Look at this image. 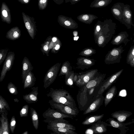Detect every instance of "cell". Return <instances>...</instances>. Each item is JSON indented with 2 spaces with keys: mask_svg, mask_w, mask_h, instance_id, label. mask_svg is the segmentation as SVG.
<instances>
[{
  "mask_svg": "<svg viewBox=\"0 0 134 134\" xmlns=\"http://www.w3.org/2000/svg\"><path fill=\"white\" fill-rule=\"evenodd\" d=\"M116 24L111 19H106L103 21L98 20L94 29V35L96 43L101 46H105L114 34Z\"/></svg>",
  "mask_w": 134,
  "mask_h": 134,
  "instance_id": "cell-1",
  "label": "cell"
},
{
  "mask_svg": "<svg viewBox=\"0 0 134 134\" xmlns=\"http://www.w3.org/2000/svg\"><path fill=\"white\" fill-rule=\"evenodd\" d=\"M46 95L48 97H51V100L54 102L64 104L78 110L74 100L66 90L51 88Z\"/></svg>",
  "mask_w": 134,
  "mask_h": 134,
  "instance_id": "cell-2",
  "label": "cell"
},
{
  "mask_svg": "<svg viewBox=\"0 0 134 134\" xmlns=\"http://www.w3.org/2000/svg\"><path fill=\"white\" fill-rule=\"evenodd\" d=\"M105 75V74H99L98 72L93 78L82 86L77 97L79 107H83L87 102V93L88 90L99 85L104 80Z\"/></svg>",
  "mask_w": 134,
  "mask_h": 134,
  "instance_id": "cell-3",
  "label": "cell"
},
{
  "mask_svg": "<svg viewBox=\"0 0 134 134\" xmlns=\"http://www.w3.org/2000/svg\"><path fill=\"white\" fill-rule=\"evenodd\" d=\"M98 71L97 69H91L78 75L75 74L74 82L77 86H82L93 78L98 73Z\"/></svg>",
  "mask_w": 134,
  "mask_h": 134,
  "instance_id": "cell-4",
  "label": "cell"
},
{
  "mask_svg": "<svg viewBox=\"0 0 134 134\" xmlns=\"http://www.w3.org/2000/svg\"><path fill=\"white\" fill-rule=\"evenodd\" d=\"M124 50L122 45L113 48L106 55L105 63L110 64L119 63L121 58V54Z\"/></svg>",
  "mask_w": 134,
  "mask_h": 134,
  "instance_id": "cell-5",
  "label": "cell"
},
{
  "mask_svg": "<svg viewBox=\"0 0 134 134\" xmlns=\"http://www.w3.org/2000/svg\"><path fill=\"white\" fill-rule=\"evenodd\" d=\"M60 65V63H57L52 66L47 72L43 80V87L45 89L48 87L55 80Z\"/></svg>",
  "mask_w": 134,
  "mask_h": 134,
  "instance_id": "cell-6",
  "label": "cell"
},
{
  "mask_svg": "<svg viewBox=\"0 0 134 134\" xmlns=\"http://www.w3.org/2000/svg\"><path fill=\"white\" fill-rule=\"evenodd\" d=\"M22 14L26 28L30 37L34 39L37 31L35 19L33 17L30 16L24 12H22Z\"/></svg>",
  "mask_w": 134,
  "mask_h": 134,
  "instance_id": "cell-7",
  "label": "cell"
},
{
  "mask_svg": "<svg viewBox=\"0 0 134 134\" xmlns=\"http://www.w3.org/2000/svg\"><path fill=\"white\" fill-rule=\"evenodd\" d=\"M43 121L48 123V125L53 127L63 128L75 130V127L69 122L62 118L45 119Z\"/></svg>",
  "mask_w": 134,
  "mask_h": 134,
  "instance_id": "cell-8",
  "label": "cell"
},
{
  "mask_svg": "<svg viewBox=\"0 0 134 134\" xmlns=\"http://www.w3.org/2000/svg\"><path fill=\"white\" fill-rule=\"evenodd\" d=\"M48 103L52 108L63 114L71 115L75 117L79 113L78 110H76L64 104L54 102L51 100H49Z\"/></svg>",
  "mask_w": 134,
  "mask_h": 134,
  "instance_id": "cell-9",
  "label": "cell"
},
{
  "mask_svg": "<svg viewBox=\"0 0 134 134\" xmlns=\"http://www.w3.org/2000/svg\"><path fill=\"white\" fill-rule=\"evenodd\" d=\"M15 54L14 52H8L3 63L0 76V82L4 79L7 72L10 71L13 64L15 59Z\"/></svg>",
  "mask_w": 134,
  "mask_h": 134,
  "instance_id": "cell-10",
  "label": "cell"
},
{
  "mask_svg": "<svg viewBox=\"0 0 134 134\" xmlns=\"http://www.w3.org/2000/svg\"><path fill=\"white\" fill-rule=\"evenodd\" d=\"M58 22L61 26L68 29H74L77 28V23L71 18L60 15L58 17Z\"/></svg>",
  "mask_w": 134,
  "mask_h": 134,
  "instance_id": "cell-11",
  "label": "cell"
},
{
  "mask_svg": "<svg viewBox=\"0 0 134 134\" xmlns=\"http://www.w3.org/2000/svg\"><path fill=\"white\" fill-rule=\"evenodd\" d=\"M132 14L130 5L125 4L122 15L121 23L124 24L128 29H130L131 26H134L132 20Z\"/></svg>",
  "mask_w": 134,
  "mask_h": 134,
  "instance_id": "cell-12",
  "label": "cell"
},
{
  "mask_svg": "<svg viewBox=\"0 0 134 134\" xmlns=\"http://www.w3.org/2000/svg\"><path fill=\"white\" fill-rule=\"evenodd\" d=\"M42 116L45 119H64L69 118L72 119L74 117L72 115L63 114L55 109L49 108L43 113Z\"/></svg>",
  "mask_w": 134,
  "mask_h": 134,
  "instance_id": "cell-13",
  "label": "cell"
},
{
  "mask_svg": "<svg viewBox=\"0 0 134 134\" xmlns=\"http://www.w3.org/2000/svg\"><path fill=\"white\" fill-rule=\"evenodd\" d=\"M123 70L122 69L119 71L113 74L109 77L100 87L98 92V94H102L118 79Z\"/></svg>",
  "mask_w": 134,
  "mask_h": 134,
  "instance_id": "cell-14",
  "label": "cell"
},
{
  "mask_svg": "<svg viewBox=\"0 0 134 134\" xmlns=\"http://www.w3.org/2000/svg\"><path fill=\"white\" fill-rule=\"evenodd\" d=\"M124 5V3L118 2L114 4L111 9V13L114 17L121 23Z\"/></svg>",
  "mask_w": 134,
  "mask_h": 134,
  "instance_id": "cell-15",
  "label": "cell"
},
{
  "mask_svg": "<svg viewBox=\"0 0 134 134\" xmlns=\"http://www.w3.org/2000/svg\"><path fill=\"white\" fill-rule=\"evenodd\" d=\"M96 60L94 59H91L84 57H80L77 59L78 68L82 70L85 69H88L93 65L96 62Z\"/></svg>",
  "mask_w": 134,
  "mask_h": 134,
  "instance_id": "cell-16",
  "label": "cell"
},
{
  "mask_svg": "<svg viewBox=\"0 0 134 134\" xmlns=\"http://www.w3.org/2000/svg\"><path fill=\"white\" fill-rule=\"evenodd\" d=\"M102 94L97 95V98L90 105L87 109L84 112V114H86L96 111L103 103L104 97Z\"/></svg>",
  "mask_w": 134,
  "mask_h": 134,
  "instance_id": "cell-17",
  "label": "cell"
},
{
  "mask_svg": "<svg viewBox=\"0 0 134 134\" xmlns=\"http://www.w3.org/2000/svg\"><path fill=\"white\" fill-rule=\"evenodd\" d=\"M8 112L2 114L0 119V134H9Z\"/></svg>",
  "mask_w": 134,
  "mask_h": 134,
  "instance_id": "cell-18",
  "label": "cell"
},
{
  "mask_svg": "<svg viewBox=\"0 0 134 134\" xmlns=\"http://www.w3.org/2000/svg\"><path fill=\"white\" fill-rule=\"evenodd\" d=\"M1 16L2 21L10 24L11 18L10 10L4 2H3L1 8Z\"/></svg>",
  "mask_w": 134,
  "mask_h": 134,
  "instance_id": "cell-19",
  "label": "cell"
},
{
  "mask_svg": "<svg viewBox=\"0 0 134 134\" xmlns=\"http://www.w3.org/2000/svg\"><path fill=\"white\" fill-rule=\"evenodd\" d=\"M31 89V91L29 93L23 96L24 99L29 104L35 103L38 101V87H32Z\"/></svg>",
  "mask_w": 134,
  "mask_h": 134,
  "instance_id": "cell-20",
  "label": "cell"
},
{
  "mask_svg": "<svg viewBox=\"0 0 134 134\" xmlns=\"http://www.w3.org/2000/svg\"><path fill=\"white\" fill-rule=\"evenodd\" d=\"M108 124L100 120L94 123L90 127L95 133H102L106 132Z\"/></svg>",
  "mask_w": 134,
  "mask_h": 134,
  "instance_id": "cell-21",
  "label": "cell"
},
{
  "mask_svg": "<svg viewBox=\"0 0 134 134\" xmlns=\"http://www.w3.org/2000/svg\"><path fill=\"white\" fill-rule=\"evenodd\" d=\"M22 78L23 83L25 78L26 75L33 69V67L29 59L26 57H24L22 63Z\"/></svg>",
  "mask_w": 134,
  "mask_h": 134,
  "instance_id": "cell-22",
  "label": "cell"
},
{
  "mask_svg": "<svg viewBox=\"0 0 134 134\" xmlns=\"http://www.w3.org/2000/svg\"><path fill=\"white\" fill-rule=\"evenodd\" d=\"M129 35L126 31L122 32L119 33L112 40L111 43L114 45H117L124 43L125 45L129 40Z\"/></svg>",
  "mask_w": 134,
  "mask_h": 134,
  "instance_id": "cell-23",
  "label": "cell"
},
{
  "mask_svg": "<svg viewBox=\"0 0 134 134\" xmlns=\"http://www.w3.org/2000/svg\"><path fill=\"white\" fill-rule=\"evenodd\" d=\"M132 112L126 111H119L114 112L111 114L113 118H115L117 121L122 122L132 114Z\"/></svg>",
  "mask_w": 134,
  "mask_h": 134,
  "instance_id": "cell-24",
  "label": "cell"
},
{
  "mask_svg": "<svg viewBox=\"0 0 134 134\" xmlns=\"http://www.w3.org/2000/svg\"><path fill=\"white\" fill-rule=\"evenodd\" d=\"M21 36V31L19 27H14L8 31L7 32L6 38L12 40H16L19 38Z\"/></svg>",
  "mask_w": 134,
  "mask_h": 134,
  "instance_id": "cell-25",
  "label": "cell"
},
{
  "mask_svg": "<svg viewBox=\"0 0 134 134\" xmlns=\"http://www.w3.org/2000/svg\"><path fill=\"white\" fill-rule=\"evenodd\" d=\"M98 17L92 14H83L78 15L77 19L80 22L87 24H90L95 19Z\"/></svg>",
  "mask_w": 134,
  "mask_h": 134,
  "instance_id": "cell-26",
  "label": "cell"
},
{
  "mask_svg": "<svg viewBox=\"0 0 134 134\" xmlns=\"http://www.w3.org/2000/svg\"><path fill=\"white\" fill-rule=\"evenodd\" d=\"M36 81L34 74L31 71L26 76L23 83L24 89L32 87L35 85Z\"/></svg>",
  "mask_w": 134,
  "mask_h": 134,
  "instance_id": "cell-27",
  "label": "cell"
},
{
  "mask_svg": "<svg viewBox=\"0 0 134 134\" xmlns=\"http://www.w3.org/2000/svg\"><path fill=\"white\" fill-rule=\"evenodd\" d=\"M48 129L52 131L54 134H77L74 130L63 128L53 127L47 125Z\"/></svg>",
  "mask_w": 134,
  "mask_h": 134,
  "instance_id": "cell-28",
  "label": "cell"
},
{
  "mask_svg": "<svg viewBox=\"0 0 134 134\" xmlns=\"http://www.w3.org/2000/svg\"><path fill=\"white\" fill-rule=\"evenodd\" d=\"M117 93V90L115 86H112L106 93L104 98V102L105 107L108 104L112 99L116 95Z\"/></svg>",
  "mask_w": 134,
  "mask_h": 134,
  "instance_id": "cell-29",
  "label": "cell"
},
{
  "mask_svg": "<svg viewBox=\"0 0 134 134\" xmlns=\"http://www.w3.org/2000/svg\"><path fill=\"white\" fill-rule=\"evenodd\" d=\"M107 121L109 124V126H110L113 127L118 128L120 129L121 131L123 129H124L128 128L126 127V126L131 123V122L124 123L122 122L116 121L113 118H111L107 119Z\"/></svg>",
  "mask_w": 134,
  "mask_h": 134,
  "instance_id": "cell-30",
  "label": "cell"
},
{
  "mask_svg": "<svg viewBox=\"0 0 134 134\" xmlns=\"http://www.w3.org/2000/svg\"><path fill=\"white\" fill-rule=\"evenodd\" d=\"M112 0H94L91 3L90 7L100 8L106 7L109 5Z\"/></svg>",
  "mask_w": 134,
  "mask_h": 134,
  "instance_id": "cell-31",
  "label": "cell"
},
{
  "mask_svg": "<svg viewBox=\"0 0 134 134\" xmlns=\"http://www.w3.org/2000/svg\"><path fill=\"white\" fill-rule=\"evenodd\" d=\"M72 69V67L69 62L68 61L65 62L62 65L58 76L65 75V78H66Z\"/></svg>",
  "mask_w": 134,
  "mask_h": 134,
  "instance_id": "cell-32",
  "label": "cell"
},
{
  "mask_svg": "<svg viewBox=\"0 0 134 134\" xmlns=\"http://www.w3.org/2000/svg\"><path fill=\"white\" fill-rule=\"evenodd\" d=\"M30 116L33 126L36 130H37L39 126L38 116L36 110L32 107H31Z\"/></svg>",
  "mask_w": 134,
  "mask_h": 134,
  "instance_id": "cell-33",
  "label": "cell"
},
{
  "mask_svg": "<svg viewBox=\"0 0 134 134\" xmlns=\"http://www.w3.org/2000/svg\"><path fill=\"white\" fill-rule=\"evenodd\" d=\"M103 114L101 115H94L87 118L82 122L84 125L92 124L100 120L104 116Z\"/></svg>",
  "mask_w": 134,
  "mask_h": 134,
  "instance_id": "cell-34",
  "label": "cell"
},
{
  "mask_svg": "<svg viewBox=\"0 0 134 134\" xmlns=\"http://www.w3.org/2000/svg\"><path fill=\"white\" fill-rule=\"evenodd\" d=\"M10 110L8 103L5 99L0 95V114L8 112Z\"/></svg>",
  "mask_w": 134,
  "mask_h": 134,
  "instance_id": "cell-35",
  "label": "cell"
},
{
  "mask_svg": "<svg viewBox=\"0 0 134 134\" xmlns=\"http://www.w3.org/2000/svg\"><path fill=\"white\" fill-rule=\"evenodd\" d=\"M52 38L51 36H48L44 41V43L41 44V51L44 55L46 54L47 56L49 55L50 51L49 49V45Z\"/></svg>",
  "mask_w": 134,
  "mask_h": 134,
  "instance_id": "cell-36",
  "label": "cell"
},
{
  "mask_svg": "<svg viewBox=\"0 0 134 134\" xmlns=\"http://www.w3.org/2000/svg\"><path fill=\"white\" fill-rule=\"evenodd\" d=\"M96 51L92 47H88L83 49L79 54V55L88 57L96 53Z\"/></svg>",
  "mask_w": 134,
  "mask_h": 134,
  "instance_id": "cell-37",
  "label": "cell"
},
{
  "mask_svg": "<svg viewBox=\"0 0 134 134\" xmlns=\"http://www.w3.org/2000/svg\"><path fill=\"white\" fill-rule=\"evenodd\" d=\"M74 75V71H70L69 72L67 77L65 78V83L66 85L70 86L73 85Z\"/></svg>",
  "mask_w": 134,
  "mask_h": 134,
  "instance_id": "cell-38",
  "label": "cell"
},
{
  "mask_svg": "<svg viewBox=\"0 0 134 134\" xmlns=\"http://www.w3.org/2000/svg\"><path fill=\"white\" fill-rule=\"evenodd\" d=\"M7 87L8 91L11 94L16 95L18 94L17 87L12 82L9 83Z\"/></svg>",
  "mask_w": 134,
  "mask_h": 134,
  "instance_id": "cell-39",
  "label": "cell"
},
{
  "mask_svg": "<svg viewBox=\"0 0 134 134\" xmlns=\"http://www.w3.org/2000/svg\"><path fill=\"white\" fill-rule=\"evenodd\" d=\"M134 58V46H132L130 48L128 53L126 62L128 64H129L130 62Z\"/></svg>",
  "mask_w": 134,
  "mask_h": 134,
  "instance_id": "cell-40",
  "label": "cell"
},
{
  "mask_svg": "<svg viewBox=\"0 0 134 134\" xmlns=\"http://www.w3.org/2000/svg\"><path fill=\"white\" fill-rule=\"evenodd\" d=\"M29 108V105L27 104L25 105L23 107L19 112L20 117H26L28 116Z\"/></svg>",
  "mask_w": 134,
  "mask_h": 134,
  "instance_id": "cell-41",
  "label": "cell"
},
{
  "mask_svg": "<svg viewBox=\"0 0 134 134\" xmlns=\"http://www.w3.org/2000/svg\"><path fill=\"white\" fill-rule=\"evenodd\" d=\"M7 49H2L0 50V65L5 60L8 52Z\"/></svg>",
  "mask_w": 134,
  "mask_h": 134,
  "instance_id": "cell-42",
  "label": "cell"
},
{
  "mask_svg": "<svg viewBox=\"0 0 134 134\" xmlns=\"http://www.w3.org/2000/svg\"><path fill=\"white\" fill-rule=\"evenodd\" d=\"M48 0H38V6L39 9L43 10L47 7Z\"/></svg>",
  "mask_w": 134,
  "mask_h": 134,
  "instance_id": "cell-43",
  "label": "cell"
},
{
  "mask_svg": "<svg viewBox=\"0 0 134 134\" xmlns=\"http://www.w3.org/2000/svg\"><path fill=\"white\" fill-rule=\"evenodd\" d=\"M9 126L11 133H13L16 126V121L14 116H13L11 118Z\"/></svg>",
  "mask_w": 134,
  "mask_h": 134,
  "instance_id": "cell-44",
  "label": "cell"
},
{
  "mask_svg": "<svg viewBox=\"0 0 134 134\" xmlns=\"http://www.w3.org/2000/svg\"><path fill=\"white\" fill-rule=\"evenodd\" d=\"M62 46L60 40L58 39L57 43L55 46L51 49V52L53 53H56L59 51Z\"/></svg>",
  "mask_w": 134,
  "mask_h": 134,
  "instance_id": "cell-45",
  "label": "cell"
},
{
  "mask_svg": "<svg viewBox=\"0 0 134 134\" xmlns=\"http://www.w3.org/2000/svg\"><path fill=\"white\" fill-rule=\"evenodd\" d=\"M58 38L54 36L52 38L51 41L49 44V49L50 51L56 44Z\"/></svg>",
  "mask_w": 134,
  "mask_h": 134,
  "instance_id": "cell-46",
  "label": "cell"
},
{
  "mask_svg": "<svg viewBox=\"0 0 134 134\" xmlns=\"http://www.w3.org/2000/svg\"><path fill=\"white\" fill-rule=\"evenodd\" d=\"M18 1L22 4H27L29 3L31 0H18Z\"/></svg>",
  "mask_w": 134,
  "mask_h": 134,
  "instance_id": "cell-47",
  "label": "cell"
},
{
  "mask_svg": "<svg viewBox=\"0 0 134 134\" xmlns=\"http://www.w3.org/2000/svg\"><path fill=\"white\" fill-rule=\"evenodd\" d=\"M56 4L58 5L62 4L64 2V0H53Z\"/></svg>",
  "mask_w": 134,
  "mask_h": 134,
  "instance_id": "cell-48",
  "label": "cell"
},
{
  "mask_svg": "<svg viewBox=\"0 0 134 134\" xmlns=\"http://www.w3.org/2000/svg\"><path fill=\"white\" fill-rule=\"evenodd\" d=\"M80 0H71L70 2L71 5H73L75 4L80 1Z\"/></svg>",
  "mask_w": 134,
  "mask_h": 134,
  "instance_id": "cell-49",
  "label": "cell"
},
{
  "mask_svg": "<svg viewBox=\"0 0 134 134\" xmlns=\"http://www.w3.org/2000/svg\"><path fill=\"white\" fill-rule=\"evenodd\" d=\"M129 64H130V65L131 67H134V58L130 62Z\"/></svg>",
  "mask_w": 134,
  "mask_h": 134,
  "instance_id": "cell-50",
  "label": "cell"
},
{
  "mask_svg": "<svg viewBox=\"0 0 134 134\" xmlns=\"http://www.w3.org/2000/svg\"><path fill=\"white\" fill-rule=\"evenodd\" d=\"M15 102H18L19 101V100L17 98H15L14 99Z\"/></svg>",
  "mask_w": 134,
  "mask_h": 134,
  "instance_id": "cell-51",
  "label": "cell"
},
{
  "mask_svg": "<svg viewBox=\"0 0 134 134\" xmlns=\"http://www.w3.org/2000/svg\"><path fill=\"white\" fill-rule=\"evenodd\" d=\"M29 134L28 132L27 131H26L22 133V134Z\"/></svg>",
  "mask_w": 134,
  "mask_h": 134,
  "instance_id": "cell-52",
  "label": "cell"
},
{
  "mask_svg": "<svg viewBox=\"0 0 134 134\" xmlns=\"http://www.w3.org/2000/svg\"><path fill=\"white\" fill-rule=\"evenodd\" d=\"M71 0H65V3H67L69 2Z\"/></svg>",
  "mask_w": 134,
  "mask_h": 134,
  "instance_id": "cell-53",
  "label": "cell"
},
{
  "mask_svg": "<svg viewBox=\"0 0 134 134\" xmlns=\"http://www.w3.org/2000/svg\"></svg>",
  "mask_w": 134,
  "mask_h": 134,
  "instance_id": "cell-54",
  "label": "cell"
}]
</instances>
